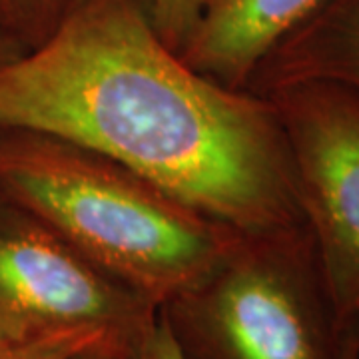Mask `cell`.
<instances>
[{
  "label": "cell",
  "mask_w": 359,
  "mask_h": 359,
  "mask_svg": "<svg viewBox=\"0 0 359 359\" xmlns=\"http://www.w3.org/2000/svg\"><path fill=\"white\" fill-rule=\"evenodd\" d=\"M297 82H327L359 94V0H321L259 62L257 96Z\"/></svg>",
  "instance_id": "52a82bcc"
},
{
  "label": "cell",
  "mask_w": 359,
  "mask_h": 359,
  "mask_svg": "<svg viewBox=\"0 0 359 359\" xmlns=\"http://www.w3.org/2000/svg\"><path fill=\"white\" fill-rule=\"evenodd\" d=\"M158 308L0 188V339L100 330L134 347Z\"/></svg>",
  "instance_id": "277c9868"
},
{
  "label": "cell",
  "mask_w": 359,
  "mask_h": 359,
  "mask_svg": "<svg viewBox=\"0 0 359 359\" xmlns=\"http://www.w3.org/2000/svg\"><path fill=\"white\" fill-rule=\"evenodd\" d=\"M160 313L186 359H353L308 224L240 231Z\"/></svg>",
  "instance_id": "3957f363"
},
{
  "label": "cell",
  "mask_w": 359,
  "mask_h": 359,
  "mask_svg": "<svg viewBox=\"0 0 359 359\" xmlns=\"http://www.w3.org/2000/svg\"><path fill=\"white\" fill-rule=\"evenodd\" d=\"M0 126L94 150L236 230L306 224L273 104L194 70L146 0H76L0 66Z\"/></svg>",
  "instance_id": "6da1fadb"
},
{
  "label": "cell",
  "mask_w": 359,
  "mask_h": 359,
  "mask_svg": "<svg viewBox=\"0 0 359 359\" xmlns=\"http://www.w3.org/2000/svg\"><path fill=\"white\" fill-rule=\"evenodd\" d=\"M0 188L158 309L242 231L106 156L34 130L0 126Z\"/></svg>",
  "instance_id": "7a4b0ae2"
},
{
  "label": "cell",
  "mask_w": 359,
  "mask_h": 359,
  "mask_svg": "<svg viewBox=\"0 0 359 359\" xmlns=\"http://www.w3.org/2000/svg\"><path fill=\"white\" fill-rule=\"evenodd\" d=\"M321 0H205L180 56L222 86L248 90L259 62Z\"/></svg>",
  "instance_id": "8992f818"
},
{
  "label": "cell",
  "mask_w": 359,
  "mask_h": 359,
  "mask_svg": "<svg viewBox=\"0 0 359 359\" xmlns=\"http://www.w3.org/2000/svg\"><path fill=\"white\" fill-rule=\"evenodd\" d=\"M204 4L205 0H146L158 34L176 52L188 44L202 16Z\"/></svg>",
  "instance_id": "30bf717a"
},
{
  "label": "cell",
  "mask_w": 359,
  "mask_h": 359,
  "mask_svg": "<svg viewBox=\"0 0 359 359\" xmlns=\"http://www.w3.org/2000/svg\"><path fill=\"white\" fill-rule=\"evenodd\" d=\"M102 344L126 346L100 330H65L28 339L0 341V359H76L80 353Z\"/></svg>",
  "instance_id": "ba28073f"
},
{
  "label": "cell",
  "mask_w": 359,
  "mask_h": 359,
  "mask_svg": "<svg viewBox=\"0 0 359 359\" xmlns=\"http://www.w3.org/2000/svg\"><path fill=\"white\" fill-rule=\"evenodd\" d=\"M337 316L359 321V94L327 82L268 92Z\"/></svg>",
  "instance_id": "5b68a950"
},
{
  "label": "cell",
  "mask_w": 359,
  "mask_h": 359,
  "mask_svg": "<svg viewBox=\"0 0 359 359\" xmlns=\"http://www.w3.org/2000/svg\"><path fill=\"white\" fill-rule=\"evenodd\" d=\"M353 359H359V337H358V347H355V355H353Z\"/></svg>",
  "instance_id": "9a60e30c"
},
{
  "label": "cell",
  "mask_w": 359,
  "mask_h": 359,
  "mask_svg": "<svg viewBox=\"0 0 359 359\" xmlns=\"http://www.w3.org/2000/svg\"><path fill=\"white\" fill-rule=\"evenodd\" d=\"M132 347L120 346V344H102L80 353L76 359H128Z\"/></svg>",
  "instance_id": "4fadbf2b"
},
{
  "label": "cell",
  "mask_w": 359,
  "mask_h": 359,
  "mask_svg": "<svg viewBox=\"0 0 359 359\" xmlns=\"http://www.w3.org/2000/svg\"><path fill=\"white\" fill-rule=\"evenodd\" d=\"M128 359H186L182 355L176 339L170 334L160 309L154 323L130 349Z\"/></svg>",
  "instance_id": "8fae6325"
},
{
  "label": "cell",
  "mask_w": 359,
  "mask_h": 359,
  "mask_svg": "<svg viewBox=\"0 0 359 359\" xmlns=\"http://www.w3.org/2000/svg\"><path fill=\"white\" fill-rule=\"evenodd\" d=\"M0 341H4V339H0Z\"/></svg>",
  "instance_id": "2e32d148"
},
{
  "label": "cell",
  "mask_w": 359,
  "mask_h": 359,
  "mask_svg": "<svg viewBox=\"0 0 359 359\" xmlns=\"http://www.w3.org/2000/svg\"><path fill=\"white\" fill-rule=\"evenodd\" d=\"M11 26L30 46L44 39L60 22L76 0H4Z\"/></svg>",
  "instance_id": "9c48e42d"
},
{
  "label": "cell",
  "mask_w": 359,
  "mask_h": 359,
  "mask_svg": "<svg viewBox=\"0 0 359 359\" xmlns=\"http://www.w3.org/2000/svg\"><path fill=\"white\" fill-rule=\"evenodd\" d=\"M26 48H28V44L14 32L11 26L0 25V66L11 62Z\"/></svg>",
  "instance_id": "7c38bea8"
},
{
  "label": "cell",
  "mask_w": 359,
  "mask_h": 359,
  "mask_svg": "<svg viewBox=\"0 0 359 359\" xmlns=\"http://www.w3.org/2000/svg\"><path fill=\"white\" fill-rule=\"evenodd\" d=\"M0 25H6L11 26V18H8V8H6V2L4 0H0ZM13 28V26H11ZM14 30V28H13ZM16 32V30H14Z\"/></svg>",
  "instance_id": "5bb4252c"
}]
</instances>
